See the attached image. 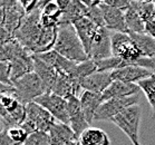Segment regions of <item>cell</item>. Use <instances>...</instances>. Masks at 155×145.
I'll return each mask as SVG.
<instances>
[{
    "label": "cell",
    "mask_w": 155,
    "mask_h": 145,
    "mask_svg": "<svg viewBox=\"0 0 155 145\" xmlns=\"http://www.w3.org/2000/svg\"><path fill=\"white\" fill-rule=\"evenodd\" d=\"M54 50L75 63H81L89 59L74 25L59 26Z\"/></svg>",
    "instance_id": "obj_1"
},
{
    "label": "cell",
    "mask_w": 155,
    "mask_h": 145,
    "mask_svg": "<svg viewBox=\"0 0 155 145\" xmlns=\"http://www.w3.org/2000/svg\"><path fill=\"white\" fill-rule=\"evenodd\" d=\"M41 17V9L38 8L31 14L26 15L24 19L21 20L20 26L14 32L15 39L29 53L34 54V49L36 47V44L38 41L39 36L42 31V26L40 22Z\"/></svg>",
    "instance_id": "obj_2"
},
{
    "label": "cell",
    "mask_w": 155,
    "mask_h": 145,
    "mask_svg": "<svg viewBox=\"0 0 155 145\" xmlns=\"http://www.w3.org/2000/svg\"><path fill=\"white\" fill-rule=\"evenodd\" d=\"M0 118L6 127L20 126L26 120V105L19 101L15 89L0 94Z\"/></svg>",
    "instance_id": "obj_3"
},
{
    "label": "cell",
    "mask_w": 155,
    "mask_h": 145,
    "mask_svg": "<svg viewBox=\"0 0 155 145\" xmlns=\"http://www.w3.org/2000/svg\"><path fill=\"white\" fill-rule=\"evenodd\" d=\"M142 108L140 105H133L125 108L110 120L134 145H140V125H141Z\"/></svg>",
    "instance_id": "obj_4"
},
{
    "label": "cell",
    "mask_w": 155,
    "mask_h": 145,
    "mask_svg": "<svg viewBox=\"0 0 155 145\" xmlns=\"http://www.w3.org/2000/svg\"><path fill=\"white\" fill-rule=\"evenodd\" d=\"M55 122L57 120L48 110L38 105L37 103L32 102L26 105V120L21 126L25 128L29 135L35 132L48 133Z\"/></svg>",
    "instance_id": "obj_5"
},
{
    "label": "cell",
    "mask_w": 155,
    "mask_h": 145,
    "mask_svg": "<svg viewBox=\"0 0 155 145\" xmlns=\"http://www.w3.org/2000/svg\"><path fill=\"white\" fill-rule=\"evenodd\" d=\"M12 87L15 89V94L24 105H28L30 103L35 102L36 98L40 97L44 94H47L42 81L35 71L14 81Z\"/></svg>",
    "instance_id": "obj_6"
},
{
    "label": "cell",
    "mask_w": 155,
    "mask_h": 145,
    "mask_svg": "<svg viewBox=\"0 0 155 145\" xmlns=\"http://www.w3.org/2000/svg\"><path fill=\"white\" fill-rule=\"evenodd\" d=\"M35 103L49 112L57 122L69 125L68 102L54 93H47L35 99Z\"/></svg>",
    "instance_id": "obj_7"
},
{
    "label": "cell",
    "mask_w": 155,
    "mask_h": 145,
    "mask_svg": "<svg viewBox=\"0 0 155 145\" xmlns=\"http://www.w3.org/2000/svg\"><path fill=\"white\" fill-rule=\"evenodd\" d=\"M138 102H140L138 95L105 101L102 103V105L96 112L94 120H112L125 108L133 105H138Z\"/></svg>",
    "instance_id": "obj_8"
},
{
    "label": "cell",
    "mask_w": 155,
    "mask_h": 145,
    "mask_svg": "<svg viewBox=\"0 0 155 145\" xmlns=\"http://www.w3.org/2000/svg\"><path fill=\"white\" fill-rule=\"evenodd\" d=\"M112 34L106 27H99L91 45L88 58L93 60H103L113 56L112 51Z\"/></svg>",
    "instance_id": "obj_9"
},
{
    "label": "cell",
    "mask_w": 155,
    "mask_h": 145,
    "mask_svg": "<svg viewBox=\"0 0 155 145\" xmlns=\"http://www.w3.org/2000/svg\"><path fill=\"white\" fill-rule=\"evenodd\" d=\"M68 102V114H69V126L74 131L77 138L81 135V133L86 131L89 126L87 120L81 110L79 98L76 96H71L67 99Z\"/></svg>",
    "instance_id": "obj_10"
},
{
    "label": "cell",
    "mask_w": 155,
    "mask_h": 145,
    "mask_svg": "<svg viewBox=\"0 0 155 145\" xmlns=\"http://www.w3.org/2000/svg\"><path fill=\"white\" fill-rule=\"evenodd\" d=\"M99 7L102 9L106 28L114 32H127L128 34L126 22H125V14L123 10L109 7L106 4H104V1H101Z\"/></svg>",
    "instance_id": "obj_11"
},
{
    "label": "cell",
    "mask_w": 155,
    "mask_h": 145,
    "mask_svg": "<svg viewBox=\"0 0 155 145\" xmlns=\"http://www.w3.org/2000/svg\"><path fill=\"white\" fill-rule=\"evenodd\" d=\"M153 74H155L154 71L146 68L137 67V66H126L112 71V77L113 81H120L137 85L140 81L150 78Z\"/></svg>",
    "instance_id": "obj_12"
},
{
    "label": "cell",
    "mask_w": 155,
    "mask_h": 145,
    "mask_svg": "<svg viewBox=\"0 0 155 145\" xmlns=\"http://www.w3.org/2000/svg\"><path fill=\"white\" fill-rule=\"evenodd\" d=\"M113 81L112 71H96L81 81V88L96 94H103Z\"/></svg>",
    "instance_id": "obj_13"
},
{
    "label": "cell",
    "mask_w": 155,
    "mask_h": 145,
    "mask_svg": "<svg viewBox=\"0 0 155 145\" xmlns=\"http://www.w3.org/2000/svg\"><path fill=\"white\" fill-rule=\"evenodd\" d=\"M35 56L40 60H42L44 63H46L47 65L55 68L58 73H64V74L67 75L71 74V71L75 69L76 65L78 64V63H75V61H71V60L65 58L54 49L46 51V53L38 54Z\"/></svg>",
    "instance_id": "obj_14"
},
{
    "label": "cell",
    "mask_w": 155,
    "mask_h": 145,
    "mask_svg": "<svg viewBox=\"0 0 155 145\" xmlns=\"http://www.w3.org/2000/svg\"><path fill=\"white\" fill-rule=\"evenodd\" d=\"M141 92L140 86L136 84H130L120 81H114L110 85L106 88L102 94L103 102L109 101L113 98H122V97H130V96L138 95Z\"/></svg>",
    "instance_id": "obj_15"
},
{
    "label": "cell",
    "mask_w": 155,
    "mask_h": 145,
    "mask_svg": "<svg viewBox=\"0 0 155 145\" xmlns=\"http://www.w3.org/2000/svg\"><path fill=\"white\" fill-rule=\"evenodd\" d=\"M10 79L11 83L18 81L19 78L24 77L26 75L34 73L35 66H34V58L30 53H25L20 56L16 57L10 60Z\"/></svg>",
    "instance_id": "obj_16"
},
{
    "label": "cell",
    "mask_w": 155,
    "mask_h": 145,
    "mask_svg": "<svg viewBox=\"0 0 155 145\" xmlns=\"http://www.w3.org/2000/svg\"><path fill=\"white\" fill-rule=\"evenodd\" d=\"M75 30L77 32L78 37L81 39V44L85 48V51L87 54L89 53V49H91V45H92L93 40H94V37H95L96 32L98 30V26H96L94 22L87 17H84L77 20V21L74 24Z\"/></svg>",
    "instance_id": "obj_17"
},
{
    "label": "cell",
    "mask_w": 155,
    "mask_h": 145,
    "mask_svg": "<svg viewBox=\"0 0 155 145\" xmlns=\"http://www.w3.org/2000/svg\"><path fill=\"white\" fill-rule=\"evenodd\" d=\"M48 136L51 145H66L71 142L78 141L74 131L67 124L55 122L48 131Z\"/></svg>",
    "instance_id": "obj_18"
},
{
    "label": "cell",
    "mask_w": 155,
    "mask_h": 145,
    "mask_svg": "<svg viewBox=\"0 0 155 145\" xmlns=\"http://www.w3.org/2000/svg\"><path fill=\"white\" fill-rule=\"evenodd\" d=\"M79 102H81V110L84 112V115L87 120L88 124H91L94 122L95 118V114L99 106L102 105L103 98L102 94H96V93L88 92V91H84L79 95Z\"/></svg>",
    "instance_id": "obj_19"
},
{
    "label": "cell",
    "mask_w": 155,
    "mask_h": 145,
    "mask_svg": "<svg viewBox=\"0 0 155 145\" xmlns=\"http://www.w3.org/2000/svg\"><path fill=\"white\" fill-rule=\"evenodd\" d=\"M79 89H81V86L78 85L77 83H75L69 75L64 74V73H58L55 85L51 89V93L65 99H68L71 96L77 97Z\"/></svg>",
    "instance_id": "obj_20"
},
{
    "label": "cell",
    "mask_w": 155,
    "mask_h": 145,
    "mask_svg": "<svg viewBox=\"0 0 155 145\" xmlns=\"http://www.w3.org/2000/svg\"><path fill=\"white\" fill-rule=\"evenodd\" d=\"M88 7L84 1L79 0H69V4L63 11L60 17V25H74L75 22L87 16Z\"/></svg>",
    "instance_id": "obj_21"
},
{
    "label": "cell",
    "mask_w": 155,
    "mask_h": 145,
    "mask_svg": "<svg viewBox=\"0 0 155 145\" xmlns=\"http://www.w3.org/2000/svg\"><path fill=\"white\" fill-rule=\"evenodd\" d=\"M32 58H34V66H35L34 71L38 75V77L42 81L47 93H51V89L58 76V71L51 66L47 65L46 63H44L39 58H37L35 55H32Z\"/></svg>",
    "instance_id": "obj_22"
},
{
    "label": "cell",
    "mask_w": 155,
    "mask_h": 145,
    "mask_svg": "<svg viewBox=\"0 0 155 145\" xmlns=\"http://www.w3.org/2000/svg\"><path fill=\"white\" fill-rule=\"evenodd\" d=\"M79 145H112L106 132L97 127H88L78 137Z\"/></svg>",
    "instance_id": "obj_23"
},
{
    "label": "cell",
    "mask_w": 155,
    "mask_h": 145,
    "mask_svg": "<svg viewBox=\"0 0 155 145\" xmlns=\"http://www.w3.org/2000/svg\"><path fill=\"white\" fill-rule=\"evenodd\" d=\"M130 35L140 49L142 56L155 59V39L153 37L147 35L146 32H143V34L130 32Z\"/></svg>",
    "instance_id": "obj_24"
},
{
    "label": "cell",
    "mask_w": 155,
    "mask_h": 145,
    "mask_svg": "<svg viewBox=\"0 0 155 145\" xmlns=\"http://www.w3.org/2000/svg\"><path fill=\"white\" fill-rule=\"evenodd\" d=\"M124 14H125V22H126L128 34L130 32H132V34L145 32V24L136 9H134L130 5V7L124 11Z\"/></svg>",
    "instance_id": "obj_25"
},
{
    "label": "cell",
    "mask_w": 155,
    "mask_h": 145,
    "mask_svg": "<svg viewBox=\"0 0 155 145\" xmlns=\"http://www.w3.org/2000/svg\"><path fill=\"white\" fill-rule=\"evenodd\" d=\"M97 71V67H96L95 61L93 59H87L85 61H81V63H78L76 65V67L73 71H71L69 76L75 83H77L78 85L81 86V81L86 78L89 75L94 74Z\"/></svg>",
    "instance_id": "obj_26"
},
{
    "label": "cell",
    "mask_w": 155,
    "mask_h": 145,
    "mask_svg": "<svg viewBox=\"0 0 155 145\" xmlns=\"http://www.w3.org/2000/svg\"><path fill=\"white\" fill-rule=\"evenodd\" d=\"M137 85L145 94V97L152 108V118H155V74L152 75L150 78L140 81Z\"/></svg>",
    "instance_id": "obj_27"
},
{
    "label": "cell",
    "mask_w": 155,
    "mask_h": 145,
    "mask_svg": "<svg viewBox=\"0 0 155 145\" xmlns=\"http://www.w3.org/2000/svg\"><path fill=\"white\" fill-rule=\"evenodd\" d=\"M97 67V71H114L120 68V65L123 63V60L118 57L112 56L109 58L103 60H94Z\"/></svg>",
    "instance_id": "obj_28"
},
{
    "label": "cell",
    "mask_w": 155,
    "mask_h": 145,
    "mask_svg": "<svg viewBox=\"0 0 155 145\" xmlns=\"http://www.w3.org/2000/svg\"><path fill=\"white\" fill-rule=\"evenodd\" d=\"M24 145H51L48 133L46 132H35L28 136Z\"/></svg>",
    "instance_id": "obj_29"
},
{
    "label": "cell",
    "mask_w": 155,
    "mask_h": 145,
    "mask_svg": "<svg viewBox=\"0 0 155 145\" xmlns=\"http://www.w3.org/2000/svg\"><path fill=\"white\" fill-rule=\"evenodd\" d=\"M10 61L8 60H0V83H2L5 85L12 86L10 79Z\"/></svg>",
    "instance_id": "obj_30"
},
{
    "label": "cell",
    "mask_w": 155,
    "mask_h": 145,
    "mask_svg": "<svg viewBox=\"0 0 155 145\" xmlns=\"http://www.w3.org/2000/svg\"><path fill=\"white\" fill-rule=\"evenodd\" d=\"M104 4H106L109 7L117 8V9L125 11L130 7V1H127V0H104Z\"/></svg>",
    "instance_id": "obj_31"
},
{
    "label": "cell",
    "mask_w": 155,
    "mask_h": 145,
    "mask_svg": "<svg viewBox=\"0 0 155 145\" xmlns=\"http://www.w3.org/2000/svg\"><path fill=\"white\" fill-rule=\"evenodd\" d=\"M0 145H15L7 127H2V130L0 131Z\"/></svg>",
    "instance_id": "obj_32"
},
{
    "label": "cell",
    "mask_w": 155,
    "mask_h": 145,
    "mask_svg": "<svg viewBox=\"0 0 155 145\" xmlns=\"http://www.w3.org/2000/svg\"><path fill=\"white\" fill-rule=\"evenodd\" d=\"M145 32L155 39V20L145 24Z\"/></svg>",
    "instance_id": "obj_33"
},
{
    "label": "cell",
    "mask_w": 155,
    "mask_h": 145,
    "mask_svg": "<svg viewBox=\"0 0 155 145\" xmlns=\"http://www.w3.org/2000/svg\"><path fill=\"white\" fill-rule=\"evenodd\" d=\"M14 88L12 86H8V85H5L2 83H0V94L4 92H8V91H11V89Z\"/></svg>",
    "instance_id": "obj_34"
},
{
    "label": "cell",
    "mask_w": 155,
    "mask_h": 145,
    "mask_svg": "<svg viewBox=\"0 0 155 145\" xmlns=\"http://www.w3.org/2000/svg\"><path fill=\"white\" fill-rule=\"evenodd\" d=\"M66 145H79V143H78V141H75V142H71V143H68Z\"/></svg>",
    "instance_id": "obj_35"
},
{
    "label": "cell",
    "mask_w": 155,
    "mask_h": 145,
    "mask_svg": "<svg viewBox=\"0 0 155 145\" xmlns=\"http://www.w3.org/2000/svg\"><path fill=\"white\" fill-rule=\"evenodd\" d=\"M154 4H155V1H154Z\"/></svg>",
    "instance_id": "obj_36"
},
{
    "label": "cell",
    "mask_w": 155,
    "mask_h": 145,
    "mask_svg": "<svg viewBox=\"0 0 155 145\" xmlns=\"http://www.w3.org/2000/svg\"><path fill=\"white\" fill-rule=\"evenodd\" d=\"M140 145H141V144H140Z\"/></svg>",
    "instance_id": "obj_37"
}]
</instances>
